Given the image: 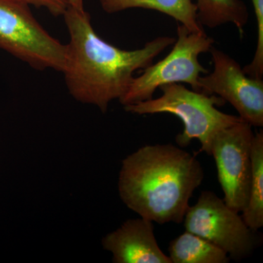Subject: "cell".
Returning <instances> with one entry per match:
<instances>
[{"label": "cell", "mask_w": 263, "mask_h": 263, "mask_svg": "<svg viewBox=\"0 0 263 263\" xmlns=\"http://www.w3.org/2000/svg\"><path fill=\"white\" fill-rule=\"evenodd\" d=\"M196 6L197 20L202 27L214 29L232 23L243 37L249 15L242 0H197Z\"/></svg>", "instance_id": "cell-12"}, {"label": "cell", "mask_w": 263, "mask_h": 263, "mask_svg": "<svg viewBox=\"0 0 263 263\" xmlns=\"http://www.w3.org/2000/svg\"><path fill=\"white\" fill-rule=\"evenodd\" d=\"M103 10L116 13L133 8L153 10L169 15L189 30L204 34L197 20V6L192 0H99Z\"/></svg>", "instance_id": "cell-10"}, {"label": "cell", "mask_w": 263, "mask_h": 263, "mask_svg": "<svg viewBox=\"0 0 263 263\" xmlns=\"http://www.w3.org/2000/svg\"><path fill=\"white\" fill-rule=\"evenodd\" d=\"M204 179L196 157L171 144L146 145L122 161L118 190L128 209L160 224H180Z\"/></svg>", "instance_id": "cell-2"}, {"label": "cell", "mask_w": 263, "mask_h": 263, "mask_svg": "<svg viewBox=\"0 0 263 263\" xmlns=\"http://www.w3.org/2000/svg\"><path fill=\"white\" fill-rule=\"evenodd\" d=\"M254 136L252 126L243 120L221 129L212 141L211 156L215 160L223 200L238 213L248 203Z\"/></svg>", "instance_id": "cell-7"}, {"label": "cell", "mask_w": 263, "mask_h": 263, "mask_svg": "<svg viewBox=\"0 0 263 263\" xmlns=\"http://www.w3.org/2000/svg\"><path fill=\"white\" fill-rule=\"evenodd\" d=\"M183 221L186 231L209 240L233 260L249 257L254 249V231L239 213L212 191L202 192L196 204L189 207Z\"/></svg>", "instance_id": "cell-6"}, {"label": "cell", "mask_w": 263, "mask_h": 263, "mask_svg": "<svg viewBox=\"0 0 263 263\" xmlns=\"http://www.w3.org/2000/svg\"><path fill=\"white\" fill-rule=\"evenodd\" d=\"M172 263H228L226 252L199 235L186 231L170 243Z\"/></svg>", "instance_id": "cell-11"}, {"label": "cell", "mask_w": 263, "mask_h": 263, "mask_svg": "<svg viewBox=\"0 0 263 263\" xmlns=\"http://www.w3.org/2000/svg\"><path fill=\"white\" fill-rule=\"evenodd\" d=\"M214 70L199 77L200 92L215 95L233 105L252 127L263 126V81L246 75L240 64L221 50L212 47Z\"/></svg>", "instance_id": "cell-8"}, {"label": "cell", "mask_w": 263, "mask_h": 263, "mask_svg": "<svg viewBox=\"0 0 263 263\" xmlns=\"http://www.w3.org/2000/svg\"><path fill=\"white\" fill-rule=\"evenodd\" d=\"M0 48L40 70L62 72L67 62V46L43 28L28 5L16 0H0Z\"/></svg>", "instance_id": "cell-5"}, {"label": "cell", "mask_w": 263, "mask_h": 263, "mask_svg": "<svg viewBox=\"0 0 263 263\" xmlns=\"http://www.w3.org/2000/svg\"><path fill=\"white\" fill-rule=\"evenodd\" d=\"M70 5H76V6L84 7L83 0H70Z\"/></svg>", "instance_id": "cell-16"}, {"label": "cell", "mask_w": 263, "mask_h": 263, "mask_svg": "<svg viewBox=\"0 0 263 263\" xmlns=\"http://www.w3.org/2000/svg\"><path fill=\"white\" fill-rule=\"evenodd\" d=\"M252 174L248 203L242 218L253 231L263 227V132L255 133L252 145Z\"/></svg>", "instance_id": "cell-13"}, {"label": "cell", "mask_w": 263, "mask_h": 263, "mask_svg": "<svg viewBox=\"0 0 263 263\" xmlns=\"http://www.w3.org/2000/svg\"><path fill=\"white\" fill-rule=\"evenodd\" d=\"M70 42L62 73L69 92L77 101L95 105L103 113L127 92L135 72L144 70L175 37H159L144 47L126 51L102 39L84 7L70 5L63 15Z\"/></svg>", "instance_id": "cell-1"}, {"label": "cell", "mask_w": 263, "mask_h": 263, "mask_svg": "<svg viewBox=\"0 0 263 263\" xmlns=\"http://www.w3.org/2000/svg\"><path fill=\"white\" fill-rule=\"evenodd\" d=\"M24 5H32L47 9L55 16L63 15L70 5V0H16Z\"/></svg>", "instance_id": "cell-15"}, {"label": "cell", "mask_w": 263, "mask_h": 263, "mask_svg": "<svg viewBox=\"0 0 263 263\" xmlns=\"http://www.w3.org/2000/svg\"><path fill=\"white\" fill-rule=\"evenodd\" d=\"M154 228L153 221L145 218L128 219L105 235L102 245L114 263H172L159 247Z\"/></svg>", "instance_id": "cell-9"}, {"label": "cell", "mask_w": 263, "mask_h": 263, "mask_svg": "<svg viewBox=\"0 0 263 263\" xmlns=\"http://www.w3.org/2000/svg\"><path fill=\"white\" fill-rule=\"evenodd\" d=\"M160 98L124 106L129 113L138 115L170 114L179 117L183 124L182 133L176 138L180 147H186L194 139L201 144L202 152L211 156L212 141L216 135L243 121L238 116L224 114L216 106L226 102L215 95H209L188 89L179 83L162 85Z\"/></svg>", "instance_id": "cell-3"}, {"label": "cell", "mask_w": 263, "mask_h": 263, "mask_svg": "<svg viewBox=\"0 0 263 263\" xmlns=\"http://www.w3.org/2000/svg\"><path fill=\"white\" fill-rule=\"evenodd\" d=\"M257 23V49L253 60L243 68L246 75L254 79L263 77V0H252Z\"/></svg>", "instance_id": "cell-14"}, {"label": "cell", "mask_w": 263, "mask_h": 263, "mask_svg": "<svg viewBox=\"0 0 263 263\" xmlns=\"http://www.w3.org/2000/svg\"><path fill=\"white\" fill-rule=\"evenodd\" d=\"M177 36L167 57L134 77L127 92L119 100L124 106L151 100L161 86L173 83H186L194 91L200 92L199 77L209 72L199 62L198 57L210 51L214 40L206 33L191 32L181 24H178Z\"/></svg>", "instance_id": "cell-4"}]
</instances>
